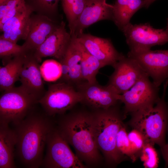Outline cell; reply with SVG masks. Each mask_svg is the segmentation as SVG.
Masks as SVG:
<instances>
[{"instance_id":"16","label":"cell","mask_w":168,"mask_h":168,"mask_svg":"<svg viewBox=\"0 0 168 168\" xmlns=\"http://www.w3.org/2000/svg\"><path fill=\"white\" fill-rule=\"evenodd\" d=\"M107 0H86L83 11L76 23L73 34L77 37L84 30L100 21H113V5Z\"/></svg>"},{"instance_id":"10","label":"cell","mask_w":168,"mask_h":168,"mask_svg":"<svg viewBox=\"0 0 168 168\" xmlns=\"http://www.w3.org/2000/svg\"><path fill=\"white\" fill-rule=\"evenodd\" d=\"M127 56L137 61L157 86L168 79V49L129 51Z\"/></svg>"},{"instance_id":"30","label":"cell","mask_w":168,"mask_h":168,"mask_svg":"<svg viewBox=\"0 0 168 168\" xmlns=\"http://www.w3.org/2000/svg\"><path fill=\"white\" fill-rule=\"evenodd\" d=\"M128 135L132 152L137 157L146 143L145 139L140 132L134 129Z\"/></svg>"},{"instance_id":"21","label":"cell","mask_w":168,"mask_h":168,"mask_svg":"<svg viewBox=\"0 0 168 168\" xmlns=\"http://www.w3.org/2000/svg\"><path fill=\"white\" fill-rule=\"evenodd\" d=\"M144 6V0H116L113 5V21L121 31L133 15Z\"/></svg>"},{"instance_id":"19","label":"cell","mask_w":168,"mask_h":168,"mask_svg":"<svg viewBox=\"0 0 168 168\" xmlns=\"http://www.w3.org/2000/svg\"><path fill=\"white\" fill-rule=\"evenodd\" d=\"M34 11L28 5L23 11L5 23L0 27L2 32L0 37L17 43L20 40L26 39L29 31L30 18Z\"/></svg>"},{"instance_id":"6","label":"cell","mask_w":168,"mask_h":168,"mask_svg":"<svg viewBox=\"0 0 168 168\" xmlns=\"http://www.w3.org/2000/svg\"><path fill=\"white\" fill-rule=\"evenodd\" d=\"M82 101L81 93L73 85L61 82L50 84L37 103L41 105L44 113L51 116L63 114Z\"/></svg>"},{"instance_id":"9","label":"cell","mask_w":168,"mask_h":168,"mask_svg":"<svg viewBox=\"0 0 168 168\" xmlns=\"http://www.w3.org/2000/svg\"><path fill=\"white\" fill-rule=\"evenodd\" d=\"M147 73L128 91L118 95L124 104V115L155 104L159 100V87L151 81Z\"/></svg>"},{"instance_id":"3","label":"cell","mask_w":168,"mask_h":168,"mask_svg":"<svg viewBox=\"0 0 168 168\" xmlns=\"http://www.w3.org/2000/svg\"><path fill=\"white\" fill-rule=\"evenodd\" d=\"M162 95L155 104L130 113L129 124L143 136L146 142L159 145L166 144L165 135L168 125V104L165 100L168 79L163 83Z\"/></svg>"},{"instance_id":"28","label":"cell","mask_w":168,"mask_h":168,"mask_svg":"<svg viewBox=\"0 0 168 168\" xmlns=\"http://www.w3.org/2000/svg\"><path fill=\"white\" fill-rule=\"evenodd\" d=\"M154 144L146 142L139 155L145 168H156L158 167L159 159Z\"/></svg>"},{"instance_id":"12","label":"cell","mask_w":168,"mask_h":168,"mask_svg":"<svg viewBox=\"0 0 168 168\" xmlns=\"http://www.w3.org/2000/svg\"><path fill=\"white\" fill-rule=\"evenodd\" d=\"M82 102L95 108L107 109L115 106L119 101L118 94L110 86H103L97 82H83L77 85Z\"/></svg>"},{"instance_id":"2","label":"cell","mask_w":168,"mask_h":168,"mask_svg":"<svg viewBox=\"0 0 168 168\" xmlns=\"http://www.w3.org/2000/svg\"><path fill=\"white\" fill-rule=\"evenodd\" d=\"M57 129L74 148L80 159L90 164L98 161L100 157L92 131L91 114L80 112L68 115Z\"/></svg>"},{"instance_id":"8","label":"cell","mask_w":168,"mask_h":168,"mask_svg":"<svg viewBox=\"0 0 168 168\" xmlns=\"http://www.w3.org/2000/svg\"><path fill=\"white\" fill-rule=\"evenodd\" d=\"M68 144L57 128H54L48 137L46 153L41 166L46 168H85Z\"/></svg>"},{"instance_id":"22","label":"cell","mask_w":168,"mask_h":168,"mask_svg":"<svg viewBox=\"0 0 168 168\" xmlns=\"http://www.w3.org/2000/svg\"><path fill=\"white\" fill-rule=\"evenodd\" d=\"M26 53L13 57L8 60L5 66H0V91H3L13 87L15 83L19 80Z\"/></svg>"},{"instance_id":"26","label":"cell","mask_w":168,"mask_h":168,"mask_svg":"<svg viewBox=\"0 0 168 168\" xmlns=\"http://www.w3.org/2000/svg\"><path fill=\"white\" fill-rule=\"evenodd\" d=\"M43 79L47 82H52L60 78L62 67L59 62L54 59L47 60L40 66Z\"/></svg>"},{"instance_id":"20","label":"cell","mask_w":168,"mask_h":168,"mask_svg":"<svg viewBox=\"0 0 168 168\" xmlns=\"http://www.w3.org/2000/svg\"><path fill=\"white\" fill-rule=\"evenodd\" d=\"M16 142L14 130L8 124L0 122V168L16 167L14 156Z\"/></svg>"},{"instance_id":"13","label":"cell","mask_w":168,"mask_h":168,"mask_svg":"<svg viewBox=\"0 0 168 168\" xmlns=\"http://www.w3.org/2000/svg\"><path fill=\"white\" fill-rule=\"evenodd\" d=\"M86 49L100 62L102 67H113L124 55L116 49L111 40L84 33L77 37Z\"/></svg>"},{"instance_id":"24","label":"cell","mask_w":168,"mask_h":168,"mask_svg":"<svg viewBox=\"0 0 168 168\" xmlns=\"http://www.w3.org/2000/svg\"><path fill=\"white\" fill-rule=\"evenodd\" d=\"M61 1L63 12L68 21L69 33L72 35L84 8L86 0H61Z\"/></svg>"},{"instance_id":"29","label":"cell","mask_w":168,"mask_h":168,"mask_svg":"<svg viewBox=\"0 0 168 168\" xmlns=\"http://www.w3.org/2000/svg\"><path fill=\"white\" fill-rule=\"evenodd\" d=\"M27 52L23 45L0 37V56L1 58L12 57Z\"/></svg>"},{"instance_id":"1","label":"cell","mask_w":168,"mask_h":168,"mask_svg":"<svg viewBox=\"0 0 168 168\" xmlns=\"http://www.w3.org/2000/svg\"><path fill=\"white\" fill-rule=\"evenodd\" d=\"M49 116L45 113H36L32 110L15 125L16 152L26 168H37L42 165L48 137L54 128Z\"/></svg>"},{"instance_id":"36","label":"cell","mask_w":168,"mask_h":168,"mask_svg":"<svg viewBox=\"0 0 168 168\" xmlns=\"http://www.w3.org/2000/svg\"><path fill=\"white\" fill-rule=\"evenodd\" d=\"M156 0H152L153 2H154Z\"/></svg>"},{"instance_id":"4","label":"cell","mask_w":168,"mask_h":168,"mask_svg":"<svg viewBox=\"0 0 168 168\" xmlns=\"http://www.w3.org/2000/svg\"><path fill=\"white\" fill-rule=\"evenodd\" d=\"M115 106L91 114L92 131L96 143L107 161L111 164L119 163L123 157L117 149L116 142L117 133L124 124L122 117Z\"/></svg>"},{"instance_id":"17","label":"cell","mask_w":168,"mask_h":168,"mask_svg":"<svg viewBox=\"0 0 168 168\" xmlns=\"http://www.w3.org/2000/svg\"><path fill=\"white\" fill-rule=\"evenodd\" d=\"M60 23L44 15L31 16L28 33L22 44L27 51L34 53Z\"/></svg>"},{"instance_id":"25","label":"cell","mask_w":168,"mask_h":168,"mask_svg":"<svg viewBox=\"0 0 168 168\" xmlns=\"http://www.w3.org/2000/svg\"><path fill=\"white\" fill-rule=\"evenodd\" d=\"M28 5L25 0H6L0 4V27Z\"/></svg>"},{"instance_id":"34","label":"cell","mask_w":168,"mask_h":168,"mask_svg":"<svg viewBox=\"0 0 168 168\" xmlns=\"http://www.w3.org/2000/svg\"><path fill=\"white\" fill-rule=\"evenodd\" d=\"M166 29L168 30V17L167 18V24Z\"/></svg>"},{"instance_id":"31","label":"cell","mask_w":168,"mask_h":168,"mask_svg":"<svg viewBox=\"0 0 168 168\" xmlns=\"http://www.w3.org/2000/svg\"><path fill=\"white\" fill-rule=\"evenodd\" d=\"M37 7L42 12L48 14L55 13L60 0H34Z\"/></svg>"},{"instance_id":"37","label":"cell","mask_w":168,"mask_h":168,"mask_svg":"<svg viewBox=\"0 0 168 168\" xmlns=\"http://www.w3.org/2000/svg\"></svg>"},{"instance_id":"11","label":"cell","mask_w":168,"mask_h":168,"mask_svg":"<svg viewBox=\"0 0 168 168\" xmlns=\"http://www.w3.org/2000/svg\"><path fill=\"white\" fill-rule=\"evenodd\" d=\"M113 68L107 85L119 94L129 90L146 73L135 60L124 55Z\"/></svg>"},{"instance_id":"27","label":"cell","mask_w":168,"mask_h":168,"mask_svg":"<svg viewBox=\"0 0 168 168\" xmlns=\"http://www.w3.org/2000/svg\"><path fill=\"white\" fill-rule=\"evenodd\" d=\"M125 128L123 125L119 131L116 138V145L118 152L123 157L127 156L133 161L137 159V157L133 153Z\"/></svg>"},{"instance_id":"32","label":"cell","mask_w":168,"mask_h":168,"mask_svg":"<svg viewBox=\"0 0 168 168\" xmlns=\"http://www.w3.org/2000/svg\"><path fill=\"white\" fill-rule=\"evenodd\" d=\"M161 150L165 161V167H167L168 166V142L162 148H161Z\"/></svg>"},{"instance_id":"7","label":"cell","mask_w":168,"mask_h":168,"mask_svg":"<svg viewBox=\"0 0 168 168\" xmlns=\"http://www.w3.org/2000/svg\"><path fill=\"white\" fill-rule=\"evenodd\" d=\"M130 52H138L168 42V30L156 29L149 23L133 24L130 23L121 30Z\"/></svg>"},{"instance_id":"23","label":"cell","mask_w":168,"mask_h":168,"mask_svg":"<svg viewBox=\"0 0 168 168\" xmlns=\"http://www.w3.org/2000/svg\"><path fill=\"white\" fill-rule=\"evenodd\" d=\"M74 36L76 42L82 57V74L84 81L90 83L97 82L96 76L99 69L102 68L100 61L91 54Z\"/></svg>"},{"instance_id":"14","label":"cell","mask_w":168,"mask_h":168,"mask_svg":"<svg viewBox=\"0 0 168 168\" xmlns=\"http://www.w3.org/2000/svg\"><path fill=\"white\" fill-rule=\"evenodd\" d=\"M39 63L33 53H26L19 79L21 86L38 101L45 92Z\"/></svg>"},{"instance_id":"18","label":"cell","mask_w":168,"mask_h":168,"mask_svg":"<svg viewBox=\"0 0 168 168\" xmlns=\"http://www.w3.org/2000/svg\"><path fill=\"white\" fill-rule=\"evenodd\" d=\"M71 36V41L63 58L58 61L62 67L60 79L62 82L77 85L84 81L82 74V57L74 36Z\"/></svg>"},{"instance_id":"5","label":"cell","mask_w":168,"mask_h":168,"mask_svg":"<svg viewBox=\"0 0 168 168\" xmlns=\"http://www.w3.org/2000/svg\"><path fill=\"white\" fill-rule=\"evenodd\" d=\"M3 91L0 97V122L17 124L37 103V100L21 86Z\"/></svg>"},{"instance_id":"15","label":"cell","mask_w":168,"mask_h":168,"mask_svg":"<svg viewBox=\"0 0 168 168\" xmlns=\"http://www.w3.org/2000/svg\"><path fill=\"white\" fill-rule=\"evenodd\" d=\"M71 38V35L66 29L65 22L62 21L33 54L40 62L42 58L48 57H53L59 61L63 58Z\"/></svg>"},{"instance_id":"35","label":"cell","mask_w":168,"mask_h":168,"mask_svg":"<svg viewBox=\"0 0 168 168\" xmlns=\"http://www.w3.org/2000/svg\"><path fill=\"white\" fill-rule=\"evenodd\" d=\"M6 0H0V4L2 3Z\"/></svg>"},{"instance_id":"33","label":"cell","mask_w":168,"mask_h":168,"mask_svg":"<svg viewBox=\"0 0 168 168\" xmlns=\"http://www.w3.org/2000/svg\"><path fill=\"white\" fill-rule=\"evenodd\" d=\"M153 2L152 0H144V7L147 8Z\"/></svg>"}]
</instances>
